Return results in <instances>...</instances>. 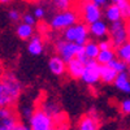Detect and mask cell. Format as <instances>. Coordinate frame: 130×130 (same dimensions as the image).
Returning <instances> with one entry per match:
<instances>
[{
  "instance_id": "6da1fadb",
  "label": "cell",
  "mask_w": 130,
  "mask_h": 130,
  "mask_svg": "<svg viewBox=\"0 0 130 130\" xmlns=\"http://www.w3.org/2000/svg\"><path fill=\"white\" fill-rule=\"evenodd\" d=\"M22 94V83L12 72L0 75V107L14 108Z\"/></svg>"
},
{
  "instance_id": "7a4b0ae2",
  "label": "cell",
  "mask_w": 130,
  "mask_h": 130,
  "mask_svg": "<svg viewBox=\"0 0 130 130\" xmlns=\"http://www.w3.org/2000/svg\"><path fill=\"white\" fill-rule=\"evenodd\" d=\"M27 122L30 130H57L56 120L39 107L34 109Z\"/></svg>"
},
{
  "instance_id": "3957f363",
  "label": "cell",
  "mask_w": 130,
  "mask_h": 130,
  "mask_svg": "<svg viewBox=\"0 0 130 130\" xmlns=\"http://www.w3.org/2000/svg\"><path fill=\"white\" fill-rule=\"evenodd\" d=\"M79 20V14L77 9H68V10H60L50 21V26L55 31H64L73 25H75Z\"/></svg>"
},
{
  "instance_id": "277c9868",
  "label": "cell",
  "mask_w": 130,
  "mask_h": 130,
  "mask_svg": "<svg viewBox=\"0 0 130 130\" xmlns=\"http://www.w3.org/2000/svg\"><path fill=\"white\" fill-rule=\"evenodd\" d=\"M79 10L77 12L79 14V18L86 25H91L96 21H100L103 17V10L99 5L92 3L91 0H79Z\"/></svg>"
},
{
  "instance_id": "5b68a950",
  "label": "cell",
  "mask_w": 130,
  "mask_h": 130,
  "mask_svg": "<svg viewBox=\"0 0 130 130\" xmlns=\"http://www.w3.org/2000/svg\"><path fill=\"white\" fill-rule=\"evenodd\" d=\"M89 25L85 22H77L62 31V39L67 42H74L79 46H85L89 42Z\"/></svg>"
},
{
  "instance_id": "8992f818",
  "label": "cell",
  "mask_w": 130,
  "mask_h": 130,
  "mask_svg": "<svg viewBox=\"0 0 130 130\" xmlns=\"http://www.w3.org/2000/svg\"><path fill=\"white\" fill-rule=\"evenodd\" d=\"M55 51L65 62H69L70 60L77 57L81 52H83V46H79L74 42H67L61 38L55 42Z\"/></svg>"
},
{
  "instance_id": "52a82bcc",
  "label": "cell",
  "mask_w": 130,
  "mask_h": 130,
  "mask_svg": "<svg viewBox=\"0 0 130 130\" xmlns=\"http://www.w3.org/2000/svg\"><path fill=\"white\" fill-rule=\"evenodd\" d=\"M109 39L113 44V48L122 46L124 43L129 40L127 29H126V24L124 20L116 21V22H112L109 25Z\"/></svg>"
},
{
  "instance_id": "ba28073f",
  "label": "cell",
  "mask_w": 130,
  "mask_h": 130,
  "mask_svg": "<svg viewBox=\"0 0 130 130\" xmlns=\"http://www.w3.org/2000/svg\"><path fill=\"white\" fill-rule=\"evenodd\" d=\"M20 122V115L14 108L0 107V130H16Z\"/></svg>"
},
{
  "instance_id": "9c48e42d",
  "label": "cell",
  "mask_w": 130,
  "mask_h": 130,
  "mask_svg": "<svg viewBox=\"0 0 130 130\" xmlns=\"http://www.w3.org/2000/svg\"><path fill=\"white\" fill-rule=\"evenodd\" d=\"M81 79L87 86H95L100 81V65L96 60H91L87 65H85V70Z\"/></svg>"
},
{
  "instance_id": "30bf717a",
  "label": "cell",
  "mask_w": 130,
  "mask_h": 130,
  "mask_svg": "<svg viewBox=\"0 0 130 130\" xmlns=\"http://www.w3.org/2000/svg\"><path fill=\"white\" fill-rule=\"evenodd\" d=\"M100 126V117L95 109H90L78 121V130H98Z\"/></svg>"
},
{
  "instance_id": "8fae6325",
  "label": "cell",
  "mask_w": 130,
  "mask_h": 130,
  "mask_svg": "<svg viewBox=\"0 0 130 130\" xmlns=\"http://www.w3.org/2000/svg\"><path fill=\"white\" fill-rule=\"evenodd\" d=\"M89 32L90 35L95 39H104L109 35V26H108L104 21H96V22L89 25Z\"/></svg>"
},
{
  "instance_id": "7c38bea8",
  "label": "cell",
  "mask_w": 130,
  "mask_h": 130,
  "mask_svg": "<svg viewBox=\"0 0 130 130\" xmlns=\"http://www.w3.org/2000/svg\"><path fill=\"white\" fill-rule=\"evenodd\" d=\"M48 68L53 75L61 77L67 73V62H65L59 55H53L48 60Z\"/></svg>"
},
{
  "instance_id": "4fadbf2b",
  "label": "cell",
  "mask_w": 130,
  "mask_h": 130,
  "mask_svg": "<svg viewBox=\"0 0 130 130\" xmlns=\"http://www.w3.org/2000/svg\"><path fill=\"white\" fill-rule=\"evenodd\" d=\"M27 51L31 56H39L44 51V40H43L42 35L37 34L31 39H29L27 43Z\"/></svg>"
},
{
  "instance_id": "5bb4252c",
  "label": "cell",
  "mask_w": 130,
  "mask_h": 130,
  "mask_svg": "<svg viewBox=\"0 0 130 130\" xmlns=\"http://www.w3.org/2000/svg\"><path fill=\"white\" fill-rule=\"evenodd\" d=\"M83 70H85V65L77 57L70 60L69 62H67V72L74 79H81L82 74H83Z\"/></svg>"
},
{
  "instance_id": "9a60e30c",
  "label": "cell",
  "mask_w": 130,
  "mask_h": 130,
  "mask_svg": "<svg viewBox=\"0 0 130 130\" xmlns=\"http://www.w3.org/2000/svg\"><path fill=\"white\" fill-rule=\"evenodd\" d=\"M113 85L120 91H122L125 94H130V75H129V73L127 72L118 73Z\"/></svg>"
},
{
  "instance_id": "2e32d148",
  "label": "cell",
  "mask_w": 130,
  "mask_h": 130,
  "mask_svg": "<svg viewBox=\"0 0 130 130\" xmlns=\"http://www.w3.org/2000/svg\"><path fill=\"white\" fill-rule=\"evenodd\" d=\"M16 35H17L21 40H29V39H31L32 37L35 35L34 26L27 25V24H25V22H21V24H18L17 27H16Z\"/></svg>"
},
{
  "instance_id": "e0dca14e",
  "label": "cell",
  "mask_w": 130,
  "mask_h": 130,
  "mask_svg": "<svg viewBox=\"0 0 130 130\" xmlns=\"http://www.w3.org/2000/svg\"><path fill=\"white\" fill-rule=\"evenodd\" d=\"M103 14H104V17H105V21H108L109 24L122 20L120 8H118L117 4H109V5H107Z\"/></svg>"
},
{
  "instance_id": "ac0fdd59",
  "label": "cell",
  "mask_w": 130,
  "mask_h": 130,
  "mask_svg": "<svg viewBox=\"0 0 130 130\" xmlns=\"http://www.w3.org/2000/svg\"><path fill=\"white\" fill-rule=\"evenodd\" d=\"M117 72H115L111 67L108 65H100V81L104 83H113L116 77H117Z\"/></svg>"
},
{
  "instance_id": "d6986e66",
  "label": "cell",
  "mask_w": 130,
  "mask_h": 130,
  "mask_svg": "<svg viewBox=\"0 0 130 130\" xmlns=\"http://www.w3.org/2000/svg\"><path fill=\"white\" fill-rule=\"evenodd\" d=\"M116 51L115 48H111V50H100L99 55L96 57V61L99 65H108L113 59H116Z\"/></svg>"
},
{
  "instance_id": "ffe728a7",
  "label": "cell",
  "mask_w": 130,
  "mask_h": 130,
  "mask_svg": "<svg viewBox=\"0 0 130 130\" xmlns=\"http://www.w3.org/2000/svg\"><path fill=\"white\" fill-rule=\"evenodd\" d=\"M115 51H116L117 59H120L124 62H126L127 65H130V40L124 43L122 46L115 48Z\"/></svg>"
},
{
  "instance_id": "44dd1931",
  "label": "cell",
  "mask_w": 130,
  "mask_h": 130,
  "mask_svg": "<svg viewBox=\"0 0 130 130\" xmlns=\"http://www.w3.org/2000/svg\"><path fill=\"white\" fill-rule=\"evenodd\" d=\"M83 52L86 56H89L91 60H96L98 55L100 52V48H99V43H96L94 40H89L86 44L83 46Z\"/></svg>"
},
{
  "instance_id": "7402d4cb",
  "label": "cell",
  "mask_w": 130,
  "mask_h": 130,
  "mask_svg": "<svg viewBox=\"0 0 130 130\" xmlns=\"http://www.w3.org/2000/svg\"><path fill=\"white\" fill-rule=\"evenodd\" d=\"M51 3H52V7L60 12V10L72 9L74 5V0H51Z\"/></svg>"
},
{
  "instance_id": "603a6c76",
  "label": "cell",
  "mask_w": 130,
  "mask_h": 130,
  "mask_svg": "<svg viewBox=\"0 0 130 130\" xmlns=\"http://www.w3.org/2000/svg\"><path fill=\"white\" fill-rule=\"evenodd\" d=\"M108 67H111L117 73H122V72H127V67H129V65L126 62H124L122 60L116 57V59H113L109 64H108Z\"/></svg>"
},
{
  "instance_id": "cb8c5ba5",
  "label": "cell",
  "mask_w": 130,
  "mask_h": 130,
  "mask_svg": "<svg viewBox=\"0 0 130 130\" xmlns=\"http://www.w3.org/2000/svg\"><path fill=\"white\" fill-rule=\"evenodd\" d=\"M120 8L121 17L124 21H129L130 22V0H122L120 4H117Z\"/></svg>"
},
{
  "instance_id": "d4e9b609",
  "label": "cell",
  "mask_w": 130,
  "mask_h": 130,
  "mask_svg": "<svg viewBox=\"0 0 130 130\" xmlns=\"http://www.w3.org/2000/svg\"><path fill=\"white\" fill-rule=\"evenodd\" d=\"M21 21L25 22V24H27V25H31V26H35L37 22H38L37 17L32 14V13H24L22 17H21Z\"/></svg>"
},
{
  "instance_id": "484cf974",
  "label": "cell",
  "mask_w": 130,
  "mask_h": 130,
  "mask_svg": "<svg viewBox=\"0 0 130 130\" xmlns=\"http://www.w3.org/2000/svg\"><path fill=\"white\" fill-rule=\"evenodd\" d=\"M46 13H47V10L44 9V7H42V5H37L34 8V14L37 17V20H44L46 17Z\"/></svg>"
},
{
  "instance_id": "4316f807",
  "label": "cell",
  "mask_w": 130,
  "mask_h": 130,
  "mask_svg": "<svg viewBox=\"0 0 130 130\" xmlns=\"http://www.w3.org/2000/svg\"><path fill=\"white\" fill-rule=\"evenodd\" d=\"M21 17H22V14H21L20 10H17V9H10L8 12V18L12 21V22H18V21H21Z\"/></svg>"
},
{
  "instance_id": "83f0119b",
  "label": "cell",
  "mask_w": 130,
  "mask_h": 130,
  "mask_svg": "<svg viewBox=\"0 0 130 130\" xmlns=\"http://www.w3.org/2000/svg\"><path fill=\"white\" fill-rule=\"evenodd\" d=\"M99 48L100 50H111L113 48V44L109 38H104V39H100L99 40Z\"/></svg>"
},
{
  "instance_id": "f1b7e54d",
  "label": "cell",
  "mask_w": 130,
  "mask_h": 130,
  "mask_svg": "<svg viewBox=\"0 0 130 130\" xmlns=\"http://www.w3.org/2000/svg\"><path fill=\"white\" fill-rule=\"evenodd\" d=\"M120 111L124 115H130V98L129 99H125L120 103Z\"/></svg>"
},
{
  "instance_id": "f546056e",
  "label": "cell",
  "mask_w": 130,
  "mask_h": 130,
  "mask_svg": "<svg viewBox=\"0 0 130 130\" xmlns=\"http://www.w3.org/2000/svg\"><path fill=\"white\" fill-rule=\"evenodd\" d=\"M77 59H78V60H79L83 65H87V64L91 61V59H90L89 56H86V55H85V52H81L79 55L77 56Z\"/></svg>"
},
{
  "instance_id": "4dcf8cb0",
  "label": "cell",
  "mask_w": 130,
  "mask_h": 130,
  "mask_svg": "<svg viewBox=\"0 0 130 130\" xmlns=\"http://www.w3.org/2000/svg\"><path fill=\"white\" fill-rule=\"evenodd\" d=\"M34 109H35V108H29V107H25L24 109H22V116L26 118V120H29V118L31 117V115H32V112H34Z\"/></svg>"
},
{
  "instance_id": "1f68e13d",
  "label": "cell",
  "mask_w": 130,
  "mask_h": 130,
  "mask_svg": "<svg viewBox=\"0 0 130 130\" xmlns=\"http://www.w3.org/2000/svg\"><path fill=\"white\" fill-rule=\"evenodd\" d=\"M92 3H95L96 5H99L100 8H103V7H107L108 5V0H91Z\"/></svg>"
},
{
  "instance_id": "d6a6232c",
  "label": "cell",
  "mask_w": 130,
  "mask_h": 130,
  "mask_svg": "<svg viewBox=\"0 0 130 130\" xmlns=\"http://www.w3.org/2000/svg\"><path fill=\"white\" fill-rule=\"evenodd\" d=\"M16 130H30V127L26 125V124H24L22 121H21L20 124H18V126H17V129Z\"/></svg>"
},
{
  "instance_id": "836d02e7",
  "label": "cell",
  "mask_w": 130,
  "mask_h": 130,
  "mask_svg": "<svg viewBox=\"0 0 130 130\" xmlns=\"http://www.w3.org/2000/svg\"><path fill=\"white\" fill-rule=\"evenodd\" d=\"M126 29H127V37H129V40H130V22L126 25Z\"/></svg>"
},
{
  "instance_id": "e575fe53",
  "label": "cell",
  "mask_w": 130,
  "mask_h": 130,
  "mask_svg": "<svg viewBox=\"0 0 130 130\" xmlns=\"http://www.w3.org/2000/svg\"><path fill=\"white\" fill-rule=\"evenodd\" d=\"M12 0H0V4H9Z\"/></svg>"
},
{
  "instance_id": "d590c367",
  "label": "cell",
  "mask_w": 130,
  "mask_h": 130,
  "mask_svg": "<svg viewBox=\"0 0 130 130\" xmlns=\"http://www.w3.org/2000/svg\"><path fill=\"white\" fill-rule=\"evenodd\" d=\"M111 2H112V4H120L122 0H111Z\"/></svg>"
},
{
  "instance_id": "8d00e7d4",
  "label": "cell",
  "mask_w": 130,
  "mask_h": 130,
  "mask_svg": "<svg viewBox=\"0 0 130 130\" xmlns=\"http://www.w3.org/2000/svg\"><path fill=\"white\" fill-rule=\"evenodd\" d=\"M127 73H129V75H130V65L127 67Z\"/></svg>"
},
{
  "instance_id": "74e56055",
  "label": "cell",
  "mask_w": 130,
  "mask_h": 130,
  "mask_svg": "<svg viewBox=\"0 0 130 130\" xmlns=\"http://www.w3.org/2000/svg\"><path fill=\"white\" fill-rule=\"evenodd\" d=\"M74 2H79V0H74Z\"/></svg>"
},
{
  "instance_id": "f35d334b",
  "label": "cell",
  "mask_w": 130,
  "mask_h": 130,
  "mask_svg": "<svg viewBox=\"0 0 130 130\" xmlns=\"http://www.w3.org/2000/svg\"><path fill=\"white\" fill-rule=\"evenodd\" d=\"M74 130H78V129H74Z\"/></svg>"
}]
</instances>
